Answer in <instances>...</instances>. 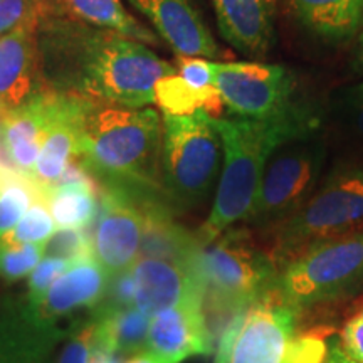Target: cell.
I'll return each instance as SVG.
<instances>
[{
    "mask_svg": "<svg viewBox=\"0 0 363 363\" xmlns=\"http://www.w3.org/2000/svg\"><path fill=\"white\" fill-rule=\"evenodd\" d=\"M57 16H62L57 0H0V38L19 29L38 30Z\"/></svg>",
    "mask_w": 363,
    "mask_h": 363,
    "instance_id": "obj_27",
    "label": "cell"
},
{
    "mask_svg": "<svg viewBox=\"0 0 363 363\" xmlns=\"http://www.w3.org/2000/svg\"><path fill=\"white\" fill-rule=\"evenodd\" d=\"M57 93L51 91L21 110L0 116V136L13 165L27 179L33 177L35 162L48 138Z\"/></svg>",
    "mask_w": 363,
    "mask_h": 363,
    "instance_id": "obj_19",
    "label": "cell"
},
{
    "mask_svg": "<svg viewBox=\"0 0 363 363\" xmlns=\"http://www.w3.org/2000/svg\"><path fill=\"white\" fill-rule=\"evenodd\" d=\"M38 30L45 83L59 94L145 108L158 81L175 74L145 44L71 17H52Z\"/></svg>",
    "mask_w": 363,
    "mask_h": 363,
    "instance_id": "obj_1",
    "label": "cell"
},
{
    "mask_svg": "<svg viewBox=\"0 0 363 363\" xmlns=\"http://www.w3.org/2000/svg\"><path fill=\"white\" fill-rule=\"evenodd\" d=\"M143 235L140 257H155L194 266L201 242L197 234L177 224L170 203L162 201V194H148L143 199Z\"/></svg>",
    "mask_w": 363,
    "mask_h": 363,
    "instance_id": "obj_21",
    "label": "cell"
},
{
    "mask_svg": "<svg viewBox=\"0 0 363 363\" xmlns=\"http://www.w3.org/2000/svg\"><path fill=\"white\" fill-rule=\"evenodd\" d=\"M62 335L27 299H0V363H49Z\"/></svg>",
    "mask_w": 363,
    "mask_h": 363,
    "instance_id": "obj_14",
    "label": "cell"
},
{
    "mask_svg": "<svg viewBox=\"0 0 363 363\" xmlns=\"http://www.w3.org/2000/svg\"><path fill=\"white\" fill-rule=\"evenodd\" d=\"M62 4L71 19L111 30L136 43L160 45L157 35L136 21L121 0H62Z\"/></svg>",
    "mask_w": 363,
    "mask_h": 363,
    "instance_id": "obj_24",
    "label": "cell"
},
{
    "mask_svg": "<svg viewBox=\"0 0 363 363\" xmlns=\"http://www.w3.org/2000/svg\"><path fill=\"white\" fill-rule=\"evenodd\" d=\"M99 306L110 308V310H121V308L135 306V281L131 269L111 276L106 296H104Z\"/></svg>",
    "mask_w": 363,
    "mask_h": 363,
    "instance_id": "obj_37",
    "label": "cell"
},
{
    "mask_svg": "<svg viewBox=\"0 0 363 363\" xmlns=\"http://www.w3.org/2000/svg\"><path fill=\"white\" fill-rule=\"evenodd\" d=\"M363 288V225L306 244L279 266L276 289L301 313Z\"/></svg>",
    "mask_w": 363,
    "mask_h": 363,
    "instance_id": "obj_5",
    "label": "cell"
},
{
    "mask_svg": "<svg viewBox=\"0 0 363 363\" xmlns=\"http://www.w3.org/2000/svg\"><path fill=\"white\" fill-rule=\"evenodd\" d=\"M338 118L357 138L363 140V81L345 86L337 93Z\"/></svg>",
    "mask_w": 363,
    "mask_h": 363,
    "instance_id": "obj_34",
    "label": "cell"
},
{
    "mask_svg": "<svg viewBox=\"0 0 363 363\" xmlns=\"http://www.w3.org/2000/svg\"><path fill=\"white\" fill-rule=\"evenodd\" d=\"M57 229H86L96 217L99 195L86 187H56L44 192Z\"/></svg>",
    "mask_w": 363,
    "mask_h": 363,
    "instance_id": "obj_26",
    "label": "cell"
},
{
    "mask_svg": "<svg viewBox=\"0 0 363 363\" xmlns=\"http://www.w3.org/2000/svg\"><path fill=\"white\" fill-rule=\"evenodd\" d=\"M326 153L328 147L320 130L279 145L266 163L244 222L254 229L272 230L296 214L320 185Z\"/></svg>",
    "mask_w": 363,
    "mask_h": 363,
    "instance_id": "obj_8",
    "label": "cell"
},
{
    "mask_svg": "<svg viewBox=\"0 0 363 363\" xmlns=\"http://www.w3.org/2000/svg\"><path fill=\"white\" fill-rule=\"evenodd\" d=\"M35 33L19 29L0 38V116L52 91L45 83Z\"/></svg>",
    "mask_w": 363,
    "mask_h": 363,
    "instance_id": "obj_12",
    "label": "cell"
},
{
    "mask_svg": "<svg viewBox=\"0 0 363 363\" xmlns=\"http://www.w3.org/2000/svg\"><path fill=\"white\" fill-rule=\"evenodd\" d=\"M49 363H51V362H49Z\"/></svg>",
    "mask_w": 363,
    "mask_h": 363,
    "instance_id": "obj_45",
    "label": "cell"
},
{
    "mask_svg": "<svg viewBox=\"0 0 363 363\" xmlns=\"http://www.w3.org/2000/svg\"><path fill=\"white\" fill-rule=\"evenodd\" d=\"M201 296L158 311L150 320L147 352L163 363H182L190 357L208 355L214 348Z\"/></svg>",
    "mask_w": 363,
    "mask_h": 363,
    "instance_id": "obj_13",
    "label": "cell"
},
{
    "mask_svg": "<svg viewBox=\"0 0 363 363\" xmlns=\"http://www.w3.org/2000/svg\"><path fill=\"white\" fill-rule=\"evenodd\" d=\"M54 230H56V224H54L51 211L45 199L40 197L30 206L19 224L0 240L12 244H44L54 234Z\"/></svg>",
    "mask_w": 363,
    "mask_h": 363,
    "instance_id": "obj_29",
    "label": "cell"
},
{
    "mask_svg": "<svg viewBox=\"0 0 363 363\" xmlns=\"http://www.w3.org/2000/svg\"><path fill=\"white\" fill-rule=\"evenodd\" d=\"M76 155H78L76 96L57 93L56 110L49 125L48 138L35 162L30 180L38 185L40 192H48L62 175L71 158Z\"/></svg>",
    "mask_w": 363,
    "mask_h": 363,
    "instance_id": "obj_22",
    "label": "cell"
},
{
    "mask_svg": "<svg viewBox=\"0 0 363 363\" xmlns=\"http://www.w3.org/2000/svg\"><path fill=\"white\" fill-rule=\"evenodd\" d=\"M155 99L163 115L184 116L197 110H206L212 118L222 110V99L214 86L206 89H195L189 86L179 74L162 78L155 84Z\"/></svg>",
    "mask_w": 363,
    "mask_h": 363,
    "instance_id": "obj_25",
    "label": "cell"
},
{
    "mask_svg": "<svg viewBox=\"0 0 363 363\" xmlns=\"http://www.w3.org/2000/svg\"><path fill=\"white\" fill-rule=\"evenodd\" d=\"M123 363H163V362L158 360L155 355H152V353L145 350V352L136 353V355L128 357Z\"/></svg>",
    "mask_w": 363,
    "mask_h": 363,
    "instance_id": "obj_43",
    "label": "cell"
},
{
    "mask_svg": "<svg viewBox=\"0 0 363 363\" xmlns=\"http://www.w3.org/2000/svg\"><path fill=\"white\" fill-rule=\"evenodd\" d=\"M363 225V160H340L331 167L303 208L271 230L278 267L316 239Z\"/></svg>",
    "mask_w": 363,
    "mask_h": 363,
    "instance_id": "obj_6",
    "label": "cell"
},
{
    "mask_svg": "<svg viewBox=\"0 0 363 363\" xmlns=\"http://www.w3.org/2000/svg\"><path fill=\"white\" fill-rule=\"evenodd\" d=\"M293 21L328 45L357 39L363 30V0H284Z\"/></svg>",
    "mask_w": 363,
    "mask_h": 363,
    "instance_id": "obj_20",
    "label": "cell"
},
{
    "mask_svg": "<svg viewBox=\"0 0 363 363\" xmlns=\"http://www.w3.org/2000/svg\"><path fill=\"white\" fill-rule=\"evenodd\" d=\"M330 357L333 358L335 362L337 363H357V362H353L352 358H348L347 355H345V352L342 350V347H340V342H337V338H331V342H330Z\"/></svg>",
    "mask_w": 363,
    "mask_h": 363,
    "instance_id": "obj_42",
    "label": "cell"
},
{
    "mask_svg": "<svg viewBox=\"0 0 363 363\" xmlns=\"http://www.w3.org/2000/svg\"><path fill=\"white\" fill-rule=\"evenodd\" d=\"M94 345V323H81L72 328L56 363H89Z\"/></svg>",
    "mask_w": 363,
    "mask_h": 363,
    "instance_id": "obj_35",
    "label": "cell"
},
{
    "mask_svg": "<svg viewBox=\"0 0 363 363\" xmlns=\"http://www.w3.org/2000/svg\"><path fill=\"white\" fill-rule=\"evenodd\" d=\"M219 33L235 51L262 61L276 44L278 0H212Z\"/></svg>",
    "mask_w": 363,
    "mask_h": 363,
    "instance_id": "obj_15",
    "label": "cell"
},
{
    "mask_svg": "<svg viewBox=\"0 0 363 363\" xmlns=\"http://www.w3.org/2000/svg\"><path fill=\"white\" fill-rule=\"evenodd\" d=\"M44 197L30 179L17 177L0 187V239L19 224L30 206Z\"/></svg>",
    "mask_w": 363,
    "mask_h": 363,
    "instance_id": "obj_28",
    "label": "cell"
},
{
    "mask_svg": "<svg viewBox=\"0 0 363 363\" xmlns=\"http://www.w3.org/2000/svg\"><path fill=\"white\" fill-rule=\"evenodd\" d=\"M340 347L353 362L363 363V308L345 321L340 333Z\"/></svg>",
    "mask_w": 363,
    "mask_h": 363,
    "instance_id": "obj_38",
    "label": "cell"
},
{
    "mask_svg": "<svg viewBox=\"0 0 363 363\" xmlns=\"http://www.w3.org/2000/svg\"><path fill=\"white\" fill-rule=\"evenodd\" d=\"M162 189L167 201L182 208L206 202L219 175L222 143L206 110L163 115Z\"/></svg>",
    "mask_w": 363,
    "mask_h": 363,
    "instance_id": "obj_7",
    "label": "cell"
},
{
    "mask_svg": "<svg viewBox=\"0 0 363 363\" xmlns=\"http://www.w3.org/2000/svg\"><path fill=\"white\" fill-rule=\"evenodd\" d=\"M44 257V244H12L0 240V278L19 281L35 269Z\"/></svg>",
    "mask_w": 363,
    "mask_h": 363,
    "instance_id": "obj_30",
    "label": "cell"
},
{
    "mask_svg": "<svg viewBox=\"0 0 363 363\" xmlns=\"http://www.w3.org/2000/svg\"><path fill=\"white\" fill-rule=\"evenodd\" d=\"M111 276L94 259L74 262L62 272L34 310L44 320L57 325V320L84 308H98L106 296ZM33 306V305H30Z\"/></svg>",
    "mask_w": 363,
    "mask_h": 363,
    "instance_id": "obj_18",
    "label": "cell"
},
{
    "mask_svg": "<svg viewBox=\"0 0 363 363\" xmlns=\"http://www.w3.org/2000/svg\"><path fill=\"white\" fill-rule=\"evenodd\" d=\"M194 271L202 286V308L211 333L214 323L225 328L235 313L274 288L279 267L247 229L230 227L212 242L201 244Z\"/></svg>",
    "mask_w": 363,
    "mask_h": 363,
    "instance_id": "obj_4",
    "label": "cell"
},
{
    "mask_svg": "<svg viewBox=\"0 0 363 363\" xmlns=\"http://www.w3.org/2000/svg\"><path fill=\"white\" fill-rule=\"evenodd\" d=\"M44 257H61L71 264L93 259V235L86 229H57L44 242Z\"/></svg>",
    "mask_w": 363,
    "mask_h": 363,
    "instance_id": "obj_31",
    "label": "cell"
},
{
    "mask_svg": "<svg viewBox=\"0 0 363 363\" xmlns=\"http://www.w3.org/2000/svg\"><path fill=\"white\" fill-rule=\"evenodd\" d=\"M352 71L357 76H363V30L357 35L355 48H353V57H352Z\"/></svg>",
    "mask_w": 363,
    "mask_h": 363,
    "instance_id": "obj_41",
    "label": "cell"
},
{
    "mask_svg": "<svg viewBox=\"0 0 363 363\" xmlns=\"http://www.w3.org/2000/svg\"><path fill=\"white\" fill-rule=\"evenodd\" d=\"M71 262L61 257H43L35 269L29 274V284H27V301L29 305H39L62 272L69 269Z\"/></svg>",
    "mask_w": 363,
    "mask_h": 363,
    "instance_id": "obj_33",
    "label": "cell"
},
{
    "mask_svg": "<svg viewBox=\"0 0 363 363\" xmlns=\"http://www.w3.org/2000/svg\"><path fill=\"white\" fill-rule=\"evenodd\" d=\"M175 71L189 86L195 89L211 88L212 79H214V71H212V62L202 57L194 56H177Z\"/></svg>",
    "mask_w": 363,
    "mask_h": 363,
    "instance_id": "obj_36",
    "label": "cell"
},
{
    "mask_svg": "<svg viewBox=\"0 0 363 363\" xmlns=\"http://www.w3.org/2000/svg\"><path fill=\"white\" fill-rule=\"evenodd\" d=\"M152 22L160 38L179 56L220 57L216 43L201 13L190 0H130Z\"/></svg>",
    "mask_w": 363,
    "mask_h": 363,
    "instance_id": "obj_16",
    "label": "cell"
},
{
    "mask_svg": "<svg viewBox=\"0 0 363 363\" xmlns=\"http://www.w3.org/2000/svg\"><path fill=\"white\" fill-rule=\"evenodd\" d=\"M152 316L136 306L110 310L94 308V342L111 348L121 357H131L147 350V337Z\"/></svg>",
    "mask_w": 363,
    "mask_h": 363,
    "instance_id": "obj_23",
    "label": "cell"
},
{
    "mask_svg": "<svg viewBox=\"0 0 363 363\" xmlns=\"http://www.w3.org/2000/svg\"><path fill=\"white\" fill-rule=\"evenodd\" d=\"M153 190L101 185L99 214L94 224L93 256L110 276L130 271L140 257L143 235V199Z\"/></svg>",
    "mask_w": 363,
    "mask_h": 363,
    "instance_id": "obj_11",
    "label": "cell"
},
{
    "mask_svg": "<svg viewBox=\"0 0 363 363\" xmlns=\"http://www.w3.org/2000/svg\"><path fill=\"white\" fill-rule=\"evenodd\" d=\"M123 362H125V357H121L120 353H116L115 350H111V348L94 342L93 350H91L89 363H123Z\"/></svg>",
    "mask_w": 363,
    "mask_h": 363,
    "instance_id": "obj_40",
    "label": "cell"
},
{
    "mask_svg": "<svg viewBox=\"0 0 363 363\" xmlns=\"http://www.w3.org/2000/svg\"><path fill=\"white\" fill-rule=\"evenodd\" d=\"M325 363H337V362H335V360H333V358H331V357H330V353H328V358H326V362H325Z\"/></svg>",
    "mask_w": 363,
    "mask_h": 363,
    "instance_id": "obj_44",
    "label": "cell"
},
{
    "mask_svg": "<svg viewBox=\"0 0 363 363\" xmlns=\"http://www.w3.org/2000/svg\"><path fill=\"white\" fill-rule=\"evenodd\" d=\"M76 126L78 155L99 184L163 192L157 110L76 96Z\"/></svg>",
    "mask_w": 363,
    "mask_h": 363,
    "instance_id": "obj_3",
    "label": "cell"
},
{
    "mask_svg": "<svg viewBox=\"0 0 363 363\" xmlns=\"http://www.w3.org/2000/svg\"><path fill=\"white\" fill-rule=\"evenodd\" d=\"M17 177H24V175L21 174L16 165H13L6 145L2 142V136H0V187H2L4 184H7V182L17 179Z\"/></svg>",
    "mask_w": 363,
    "mask_h": 363,
    "instance_id": "obj_39",
    "label": "cell"
},
{
    "mask_svg": "<svg viewBox=\"0 0 363 363\" xmlns=\"http://www.w3.org/2000/svg\"><path fill=\"white\" fill-rule=\"evenodd\" d=\"M298 316L274 286L230 318L219 337L214 363H284Z\"/></svg>",
    "mask_w": 363,
    "mask_h": 363,
    "instance_id": "obj_9",
    "label": "cell"
},
{
    "mask_svg": "<svg viewBox=\"0 0 363 363\" xmlns=\"http://www.w3.org/2000/svg\"><path fill=\"white\" fill-rule=\"evenodd\" d=\"M333 330L318 326L296 333L289 342L284 363H325L328 358Z\"/></svg>",
    "mask_w": 363,
    "mask_h": 363,
    "instance_id": "obj_32",
    "label": "cell"
},
{
    "mask_svg": "<svg viewBox=\"0 0 363 363\" xmlns=\"http://www.w3.org/2000/svg\"><path fill=\"white\" fill-rule=\"evenodd\" d=\"M131 274L135 281V306L148 316L202 294L194 266L184 262L138 257Z\"/></svg>",
    "mask_w": 363,
    "mask_h": 363,
    "instance_id": "obj_17",
    "label": "cell"
},
{
    "mask_svg": "<svg viewBox=\"0 0 363 363\" xmlns=\"http://www.w3.org/2000/svg\"><path fill=\"white\" fill-rule=\"evenodd\" d=\"M212 84L222 104L239 118H266L294 101L296 79L283 65L261 61L212 62Z\"/></svg>",
    "mask_w": 363,
    "mask_h": 363,
    "instance_id": "obj_10",
    "label": "cell"
},
{
    "mask_svg": "<svg viewBox=\"0 0 363 363\" xmlns=\"http://www.w3.org/2000/svg\"><path fill=\"white\" fill-rule=\"evenodd\" d=\"M320 123L316 108L301 101L266 118H212L224 163L214 206L197 233L199 242H212L246 220L272 152L288 140L320 130Z\"/></svg>",
    "mask_w": 363,
    "mask_h": 363,
    "instance_id": "obj_2",
    "label": "cell"
}]
</instances>
